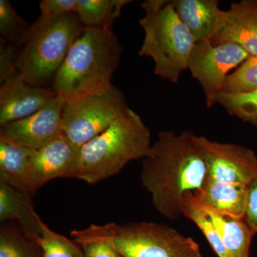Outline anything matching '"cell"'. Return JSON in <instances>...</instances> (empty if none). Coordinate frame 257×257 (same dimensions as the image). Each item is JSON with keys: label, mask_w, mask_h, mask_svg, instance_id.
I'll return each mask as SVG.
<instances>
[{"label": "cell", "mask_w": 257, "mask_h": 257, "mask_svg": "<svg viewBox=\"0 0 257 257\" xmlns=\"http://www.w3.org/2000/svg\"><path fill=\"white\" fill-rule=\"evenodd\" d=\"M182 216L197 225L218 257H229L214 221L207 211L198 204L192 193L187 194L184 198Z\"/></svg>", "instance_id": "cell-20"}, {"label": "cell", "mask_w": 257, "mask_h": 257, "mask_svg": "<svg viewBox=\"0 0 257 257\" xmlns=\"http://www.w3.org/2000/svg\"><path fill=\"white\" fill-rule=\"evenodd\" d=\"M216 103L221 104L231 116L257 126V89L243 94L222 92Z\"/></svg>", "instance_id": "cell-24"}, {"label": "cell", "mask_w": 257, "mask_h": 257, "mask_svg": "<svg viewBox=\"0 0 257 257\" xmlns=\"http://www.w3.org/2000/svg\"><path fill=\"white\" fill-rule=\"evenodd\" d=\"M78 0H42L39 4L41 16H60L77 13Z\"/></svg>", "instance_id": "cell-27"}, {"label": "cell", "mask_w": 257, "mask_h": 257, "mask_svg": "<svg viewBox=\"0 0 257 257\" xmlns=\"http://www.w3.org/2000/svg\"><path fill=\"white\" fill-rule=\"evenodd\" d=\"M122 47L112 30L86 28L70 49L52 88L65 100L111 85Z\"/></svg>", "instance_id": "cell-2"}, {"label": "cell", "mask_w": 257, "mask_h": 257, "mask_svg": "<svg viewBox=\"0 0 257 257\" xmlns=\"http://www.w3.org/2000/svg\"><path fill=\"white\" fill-rule=\"evenodd\" d=\"M70 235L77 243H106L124 257H202L194 239L160 223L90 224L72 230Z\"/></svg>", "instance_id": "cell-5"}, {"label": "cell", "mask_w": 257, "mask_h": 257, "mask_svg": "<svg viewBox=\"0 0 257 257\" xmlns=\"http://www.w3.org/2000/svg\"><path fill=\"white\" fill-rule=\"evenodd\" d=\"M18 72L17 69V48L0 40V83Z\"/></svg>", "instance_id": "cell-26"}, {"label": "cell", "mask_w": 257, "mask_h": 257, "mask_svg": "<svg viewBox=\"0 0 257 257\" xmlns=\"http://www.w3.org/2000/svg\"><path fill=\"white\" fill-rule=\"evenodd\" d=\"M56 95L52 88L31 85L17 72L1 84L0 125L25 119L35 114Z\"/></svg>", "instance_id": "cell-12"}, {"label": "cell", "mask_w": 257, "mask_h": 257, "mask_svg": "<svg viewBox=\"0 0 257 257\" xmlns=\"http://www.w3.org/2000/svg\"><path fill=\"white\" fill-rule=\"evenodd\" d=\"M80 149L62 134L40 150H34L30 166L35 191L54 179L78 178Z\"/></svg>", "instance_id": "cell-11"}, {"label": "cell", "mask_w": 257, "mask_h": 257, "mask_svg": "<svg viewBox=\"0 0 257 257\" xmlns=\"http://www.w3.org/2000/svg\"><path fill=\"white\" fill-rule=\"evenodd\" d=\"M30 26L17 13L10 1L0 0V40L18 48Z\"/></svg>", "instance_id": "cell-23"}, {"label": "cell", "mask_w": 257, "mask_h": 257, "mask_svg": "<svg viewBox=\"0 0 257 257\" xmlns=\"http://www.w3.org/2000/svg\"><path fill=\"white\" fill-rule=\"evenodd\" d=\"M176 12L195 43L212 41L228 21L217 0H172Z\"/></svg>", "instance_id": "cell-13"}, {"label": "cell", "mask_w": 257, "mask_h": 257, "mask_svg": "<svg viewBox=\"0 0 257 257\" xmlns=\"http://www.w3.org/2000/svg\"><path fill=\"white\" fill-rule=\"evenodd\" d=\"M140 177L161 215L170 219L182 216L184 197L200 192L209 180L196 135L189 131L160 132L143 159Z\"/></svg>", "instance_id": "cell-1"}, {"label": "cell", "mask_w": 257, "mask_h": 257, "mask_svg": "<svg viewBox=\"0 0 257 257\" xmlns=\"http://www.w3.org/2000/svg\"><path fill=\"white\" fill-rule=\"evenodd\" d=\"M66 100L56 95L40 111L25 119L0 125V136L37 150L63 134L62 112Z\"/></svg>", "instance_id": "cell-10"}, {"label": "cell", "mask_w": 257, "mask_h": 257, "mask_svg": "<svg viewBox=\"0 0 257 257\" xmlns=\"http://www.w3.org/2000/svg\"><path fill=\"white\" fill-rule=\"evenodd\" d=\"M130 3L128 0H78L76 13L85 28L112 30L114 20Z\"/></svg>", "instance_id": "cell-19"}, {"label": "cell", "mask_w": 257, "mask_h": 257, "mask_svg": "<svg viewBox=\"0 0 257 257\" xmlns=\"http://www.w3.org/2000/svg\"><path fill=\"white\" fill-rule=\"evenodd\" d=\"M85 28L77 13L40 16L17 48L18 73L31 85H52L69 50Z\"/></svg>", "instance_id": "cell-4"}, {"label": "cell", "mask_w": 257, "mask_h": 257, "mask_svg": "<svg viewBox=\"0 0 257 257\" xmlns=\"http://www.w3.org/2000/svg\"><path fill=\"white\" fill-rule=\"evenodd\" d=\"M40 216L32 204L31 195L0 182V220L18 221L19 226L30 239L36 241L41 235Z\"/></svg>", "instance_id": "cell-17"}, {"label": "cell", "mask_w": 257, "mask_h": 257, "mask_svg": "<svg viewBox=\"0 0 257 257\" xmlns=\"http://www.w3.org/2000/svg\"><path fill=\"white\" fill-rule=\"evenodd\" d=\"M243 219L255 234L257 233V176L248 184Z\"/></svg>", "instance_id": "cell-28"}, {"label": "cell", "mask_w": 257, "mask_h": 257, "mask_svg": "<svg viewBox=\"0 0 257 257\" xmlns=\"http://www.w3.org/2000/svg\"><path fill=\"white\" fill-rule=\"evenodd\" d=\"M249 56L236 44L195 43L189 56L187 69L202 86L208 108L216 104L230 72L237 68Z\"/></svg>", "instance_id": "cell-8"}, {"label": "cell", "mask_w": 257, "mask_h": 257, "mask_svg": "<svg viewBox=\"0 0 257 257\" xmlns=\"http://www.w3.org/2000/svg\"><path fill=\"white\" fill-rule=\"evenodd\" d=\"M141 7L145 15L139 23L145 37L139 54L154 60L157 76L177 83L188 69L194 38L179 18L173 1L146 0Z\"/></svg>", "instance_id": "cell-6"}, {"label": "cell", "mask_w": 257, "mask_h": 257, "mask_svg": "<svg viewBox=\"0 0 257 257\" xmlns=\"http://www.w3.org/2000/svg\"><path fill=\"white\" fill-rule=\"evenodd\" d=\"M257 89V56H249L225 81L223 92L243 94Z\"/></svg>", "instance_id": "cell-25"}, {"label": "cell", "mask_w": 257, "mask_h": 257, "mask_svg": "<svg viewBox=\"0 0 257 257\" xmlns=\"http://www.w3.org/2000/svg\"><path fill=\"white\" fill-rule=\"evenodd\" d=\"M227 11V23L211 43L236 44L250 56H257V0L232 3Z\"/></svg>", "instance_id": "cell-14"}, {"label": "cell", "mask_w": 257, "mask_h": 257, "mask_svg": "<svg viewBox=\"0 0 257 257\" xmlns=\"http://www.w3.org/2000/svg\"><path fill=\"white\" fill-rule=\"evenodd\" d=\"M203 209L216 225L229 257H249L251 240L255 234L244 219Z\"/></svg>", "instance_id": "cell-18"}, {"label": "cell", "mask_w": 257, "mask_h": 257, "mask_svg": "<svg viewBox=\"0 0 257 257\" xmlns=\"http://www.w3.org/2000/svg\"><path fill=\"white\" fill-rule=\"evenodd\" d=\"M130 108L123 93L113 84L99 92L66 100L62 112V131L81 148L109 127Z\"/></svg>", "instance_id": "cell-7"}, {"label": "cell", "mask_w": 257, "mask_h": 257, "mask_svg": "<svg viewBox=\"0 0 257 257\" xmlns=\"http://www.w3.org/2000/svg\"><path fill=\"white\" fill-rule=\"evenodd\" d=\"M41 235L37 238L43 257H85L80 245L58 234L40 219Z\"/></svg>", "instance_id": "cell-22"}, {"label": "cell", "mask_w": 257, "mask_h": 257, "mask_svg": "<svg viewBox=\"0 0 257 257\" xmlns=\"http://www.w3.org/2000/svg\"><path fill=\"white\" fill-rule=\"evenodd\" d=\"M0 257H43L40 245L25 235L20 226L2 225Z\"/></svg>", "instance_id": "cell-21"}, {"label": "cell", "mask_w": 257, "mask_h": 257, "mask_svg": "<svg viewBox=\"0 0 257 257\" xmlns=\"http://www.w3.org/2000/svg\"><path fill=\"white\" fill-rule=\"evenodd\" d=\"M209 172V180L248 185L257 176V156L247 147L211 141L196 135Z\"/></svg>", "instance_id": "cell-9"}, {"label": "cell", "mask_w": 257, "mask_h": 257, "mask_svg": "<svg viewBox=\"0 0 257 257\" xmlns=\"http://www.w3.org/2000/svg\"><path fill=\"white\" fill-rule=\"evenodd\" d=\"M247 186L208 180L200 192L194 194L198 204L218 214L243 219Z\"/></svg>", "instance_id": "cell-16"}, {"label": "cell", "mask_w": 257, "mask_h": 257, "mask_svg": "<svg viewBox=\"0 0 257 257\" xmlns=\"http://www.w3.org/2000/svg\"><path fill=\"white\" fill-rule=\"evenodd\" d=\"M78 244L82 247L85 257H124L106 243L87 241Z\"/></svg>", "instance_id": "cell-29"}, {"label": "cell", "mask_w": 257, "mask_h": 257, "mask_svg": "<svg viewBox=\"0 0 257 257\" xmlns=\"http://www.w3.org/2000/svg\"><path fill=\"white\" fill-rule=\"evenodd\" d=\"M33 151L0 136V182L30 195L35 194L30 166Z\"/></svg>", "instance_id": "cell-15"}, {"label": "cell", "mask_w": 257, "mask_h": 257, "mask_svg": "<svg viewBox=\"0 0 257 257\" xmlns=\"http://www.w3.org/2000/svg\"><path fill=\"white\" fill-rule=\"evenodd\" d=\"M150 128L128 108L104 132L80 149L78 179L96 184L117 175L132 161L143 159L152 148Z\"/></svg>", "instance_id": "cell-3"}]
</instances>
